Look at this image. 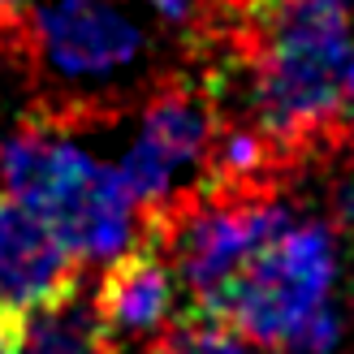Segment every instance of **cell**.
Wrapping results in <instances>:
<instances>
[{"instance_id": "30bf717a", "label": "cell", "mask_w": 354, "mask_h": 354, "mask_svg": "<svg viewBox=\"0 0 354 354\" xmlns=\"http://www.w3.org/2000/svg\"><path fill=\"white\" fill-rule=\"evenodd\" d=\"M147 5L160 17H169V22H190L199 13V0H147Z\"/></svg>"}, {"instance_id": "8992f818", "label": "cell", "mask_w": 354, "mask_h": 354, "mask_svg": "<svg viewBox=\"0 0 354 354\" xmlns=\"http://www.w3.org/2000/svg\"><path fill=\"white\" fill-rule=\"evenodd\" d=\"M177 307H182V298H177L173 268L147 238H138L130 251H121L104 268V281L95 290V311L113 337V350L121 342H138L147 350L182 315Z\"/></svg>"}, {"instance_id": "3957f363", "label": "cell", "mask_w": 354, "mask_h": 354, "mask_svg": "<svg viewBox=\"0 0 354 354\" xmlns=\"http://www.w3.org/2000/svg\"><path fill=\"white\" fill-rule=\"evenodd\" d=\"M9 26L22 35L26 61L78 95L113 86L147 57V35L121 0H48Z\"/></svg>"}, {"instance_id": "8fae6325", "label": "cell", "mask_w": 354, "mask_h": 354, "mask_svg": "<svg viewBox=\"0 0 354 354\" xmlns=\"http://www.w3.org/2000/svg\"><path fill=\"white\" fill-rule=\"evenodd\" d=\"M17 337H22V328L0 324V354H17Z\"/></svg>"}, {"instance_id": "4fadbf2b", "label": "cell", "mask_w": 354, "mask_h": 354, "mask_svg": "<svg viewBox=\"0 0 354 354\" xmlns=\"http://www.w3.org/2000/svg\"><path fill=\"white\" fill-rule=\"evenodd\" d=\"M350 104H354V65H350Z\"/></svg>"}, {"instance_id": "52a82bcc", "label": "cell", "mask_w": 354, "mask_h": 354, "mask_svg": "<svg viewBox=\"0 0 354 354\" xmlns=\"http://www.w3.org/2000/svg\"><path fill=\"white\" fill-rule=\"evenodd\" d=\"M17 354H117V350L95 311V298L82 303L74 290L69 298L44 307L39 315H30L22 324Z\"/></svg>"}, {"instance_id": "ba28073f", "label": "cell", "mask_w": 354, "mask_h": 354, "mask_svg": "<svg viewBox=\"0 0 354 354\" xmlns=\"http://www.w3.org/2000/svg\"><path fill=\"white\" fill-rule=\"evenodd\" d=\"M143 354H251V346H246V337L238 328H229L225 320L177 315Z\"/></svg>"}, {"instance_id": "277c9868", "label": "cell", "mask_w": 354, "mask_h": 354, "mask_svg": "<svg viewBox=\"0 0 354 354\" xmlns=\"http://www.w3.org/2000/svg\"><path fill=\"white\" fill-rule=\"evenodd\" d=\"M216 126L221 121L207 82L173 78L147 100L138 138L121 160V177L130 182L143 216H156L190 190L207 186Z\"/></svg>"}, {"instance_id": "6da1fadb", "label": "cell", "mask_w": 354, "mask_h": 354, "mask_svg": "<svg viewBox=\"0 0 354 354\" xmlns=\"http://www.w3.org/2000/svg\"><path fill=\"white\" fill-rule=\"evenodd\" d=\"M0 186L44 216L78 263H104L134 246L138 207L121 169L91 160L57 126H30L0 143Z\"/></svg>"}, {"instance_id": "5b68a950", "label": "cell", "mask_w": 354, "mask_h": 354, "mask_svg": "<svg viewBox=\"0 0 354 354\" xmlns=\"http://www.w3.org/2000/svg\"><path fill=\"white\" fill-rule=\"evenodd\" d=\"M78 290V255L30 207L0 199V324L22 328L30 315Z\"/></svg>"}, {"instance_id": "9c48e42d", "label": "cell", "mask_w": 354, "mask_h": 354, "mask_svg": "<svg viewBox=\"0 0 354 354\" xmlns=\"http://www.w3.org/2000/svg\"><path fill=\"white\" fill-rule=\"evenodd\" d=\"M328 207H333V225L354 234V151L342 156V169H337V182L328 190Z\"/></svg>"}, {"instance_id": "7a4b0ae2", "label": "cell", "mask_w": 354, "mask_h": 354, "mask_svg": "<svg viewBox=\"0 0 354 354\" xmlns=\"http://www.w3.org/2000/svg\"><path fill=\"white\" fill-rule=\"evenodd\" d=\"M337 286V238L320 221H290L251 255V263L225 294L216 320L238 328L246 342L281 354H333L342 342V311L333 307Z\"/></svg>"}, {"instance_id": "7c38bea8", "label": "cell", "mask_w": 354, "mask_h": 354, "mask_svg": "<svg viewBox=\"0 0 354 354\" xmlns=\"http://www.w3.org/2000/svg\"><path fill=\"white\" fill-rule=\"evenodd\" d=\"M30 5V0H0V22H9V17H17Z\"/></svg>"}]
</instances>
